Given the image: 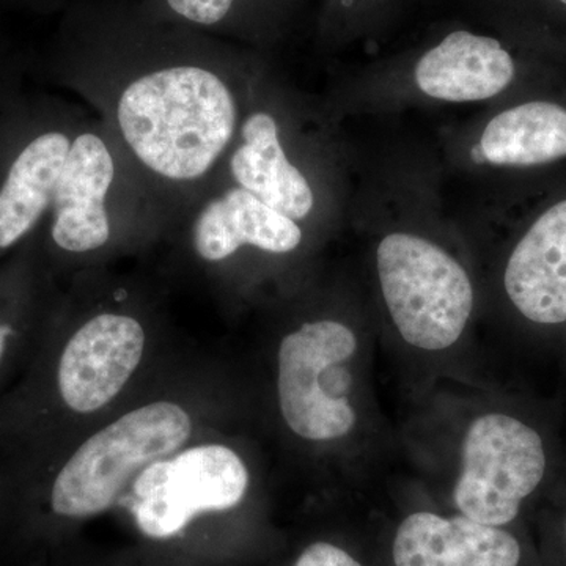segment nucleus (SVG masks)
<instances>
[{"instance_id":"obj_1","label":"nucleus","mask_w":566,"mask_h":566,"mask_svg":"<svg viewBox=\"0 0 566 566\" xmlns=\"http://www.w3.org/2000/svg\"><path fill=\"white\" fill-rule=\"evenodd\" d=\"M238 107L214 71L166 66L126 85L117 103L123 140L142 166L163 180L205 177L229 148Z\"/></svg>"},{"instance_id":"obj_2","label":"nucleus","mask_w":566,"mask_h":566,"mask_svg":"<svg viewBox=\"0 0 566 566\" xmlns=\"http://www.w3.org/2000/svg\"><path fill=\"white\" fill-rule=\"evenodd\" d=\"M191 434V415L174 401L134 408L91 436L55 472L52 512L71 520L107 512L145 468L178 452Z\"/></svg>"},{"instance_id":"obj_3","label":"nucleus","mask_w":566,"mask_h":566,"mask_svg":"<svg viewBox=\"0 0 566 566\" xmlns=\"http://www.w3.org/2000/svg\"><path fill=\"white\" fill-rule=\"evenodd\" d=\"M379 283L401 338L422 352H444L463 335L474 289L444 249L409 233L386 237L376 252Z\"/></svg>"},{"instance_id":"obj_4","label":"nucleus","mask_w":566,"mask_h":566,"mask_svg":"<svg viewBox=\"0 0 566 566\" xmlns=\"http://www.w3.org/2000/svg\"><path fill=\"white\" fill-rule=\"evenodd\" d=\"M356 334L334 319L301 324L282 338L277 353V397L283 422L312 442L344 439L356 427L349 363Z\"/></svg>"},{"instance_id":"obj_5","label":"nucleus","mask_w":566,"mask_h":566,"mask_svg":"<svg viewBox=\"0 0 566 566\" xmlns=\"http://www.w3.org/2000/svg\"><path fill=\"white\" fill-rule=\"evenodd\" d=\"M249 482L248 465L229 446L182 447L136 476L129 509L145 535L170 538L202 513L240 505Z\"/></svg>"},{"instance_id":"obj_6","label":"nucleus","mask_w":566,"mask_h":566,"mask_svg":"<svg viewBox=\"0 0 566 566\" xmlns=\"http://www.w3.org/2000/svg\"><path fill=\"white\" fill-rule=\"evenodd\" d=\"M461 474L453 499L461 515L504 527L520 515L546 471V453L534 428L516 417L490 412L465 431Z\"/></svg>"},{"instance_id":"obj_7","label":"nucleus","mask_w":566,"mask_h":566,"mask_svg":"<svg viewBox=\"0 0 566 566\" xmlns=\"http://www.w3.org/2000/svg\"><path fill=\"white\" fill-rule=\"evenodd\" d=\"M147 334L133 316L104 312L82 324L63 346L57 390L77 415H92L125 389L144 357Z\"/></svg>"},{"instance_id":"obj_8","label":"nucleus","mask_w":566,"mask_h":566,"mask_svg":"<svg viewBox=\"0 0 566 566\" xmlns=\"http://www.w3.org/2000/svg\"><path fill=\"white\" fill-rule=\"evenodd\" d=\"M115 164L98 134L82 133L73 142L52 197V240L62 251L102 249L111 238L106 208Z\"/></svg>"},{"instance_id":"obj_9","label":"nucleus","mask_w":566,"mask_h":566,"mask_svg":"<svg viewBox=\"0 0 566 566\" xmlns=\"http://www.w3.org/2000/svg\"><path fill=\"white\" fill-rule=\"evenodd\" d=\"M392 558L395 566H517L521 546L504 528L468 516L417 512L398 526Z\"/></svg>"},{"instance_id":"obj_10","label":"nucleus","mask_w":566,"mask_h":566,"mask_svg":"<svg viewBox=\"0 0 566 566\" xmlns=\"http://www.w3.org/2000/svg\"><path fill=\"white\" fill-rule=\"evenodd\" d=\"M504 283L510 301L531 322H566V200L539 216L517 243Z\"/></svg>"},{"instance_id":"obj_11","label":"nucleus","mask_w":566,"mask_h":566,"mask_svg":"<svg viewBox=\"0 0 566 566\" xmlns=\"http://www.w3.org/2000/svg\"><path fill=\"white\" fill-rule=\"evenodd\" d=\"M513 77L515 62L501 41L468 31L449 33L416 66L420 91L450 103L493 98Z\"/></svg>"},{"instance_id":"obj_12","label":"nucleus","mask_w":566,"mask_h":566,"mask_svg":"<svg viewBox=\"0 0 566 566\" xmlns=\"http://www.w3.org/2000/svg\"><path fill=\"white\" fill-rule=\"evenodd\" d=\"M303 241L300 226L264 205L244 188L230 189L200 211L193 249L207 262H222L244 245L289 253Z\"/></svg>"},{"instance_id":"obj_13","label":"nucleus","mask_w":566,"mask_h":566,"mask_svg":"<svg viewBox=\"0 0 566 566\" xmlns=\"http://www.w3.org/2000/svg\"><path fill=\"white\" fill-rule=\"evenodd\" d=\"M230 172L238 186L294 222L303 221L314 208L311 185L286 158L277 122L268 112H255L241 126Z\"/></svg>"},{"instance_id":"obj_14","label":"nucleus","mask_w":566,"mask_h":566,"mask_svg":"<svg viewBox=\"0 0 566 566\" xmlns=\"http://www.w3.org/2000/svg\"><path fill=\"white\" fill-rule=\"evenodd\" d=\"M70 148L66 134L50 132L14 159L0 189V249L18 243L48 210Z\"/></svg>"},{"instance_id":"obj_15","label":"nucleus","mask_w":566,"mask_h":566,"mask_svg":"<svg viewBox=\"0 0 566 566\" xmlns=\"http://www.w3.org/2000/svg\"><path fill=\"white\" fill-rule=\"evenodd\" d=\"M494 166L528 167L566 156V109L532 102L501 112L488 123L479 145Z\"/></svg>"},{"instance_id":"obj_16","label":"nucleus","mask_w":566,"mask_h":566,"mask_svg":"<svg viewBox=\"0 0 566 566\" xmlns=\"http://www.w3.org/2000/svg\"><path fill=\"white\" fill-rule=\"evenodd\" d=\"M233 2L234 0H167L175 13L200 25L221 22L229 14Z\"/></svg>"},{"instance_id":"obj_17","label":"nucleus","mask_w":566,"mask_h":566,"mask_svg":"<svg viewBox=\"0 0 566 566\" xmlns=\"http://www.w3.org/2000/svg\"><path fill=\"white\" fill-rule=\"evenodd\" d=\"M294 566H364L346 553L344 547L335 546L333 543L318 542L305 547L297 557Z\"/></svg>"},{"instance_id":"obj_18","label":"nucleus","mask_w":566,"mask_h":566,"mask_svg":"<svg viewBox=\"0 0 566 566\" xmlns=\"http://www.w3.org/2000/svg\"><path fill=\"white\" fill-rule=\"evenodd\" d=\"M11 335H13V329H11L10 324L3 323L0 319V367H2L3 359H6Z\"/></svg>"},{"instance_id":"obj_19","label":"nucleus","mask_w":566,"mask_h":566,"mask_svg":"<svg viewBox=\"0 0 566 566\" xmlns=\"http://www.w3.org/2000/svg\"><path fill=\"white\" fill-rule=\"evenodd\" d=\"M558 2H562L564 6H566V0H558Z\"/></svg>"},{"instance_id":"obj_20","label":"nucleus","mask_w":566,"mask_h":566,"mask_svg":"<svg viewBox=\"0 0 566 566\" xmlns=\"http://www.w3.org/2000/svg\"><path fill=\"white\" fill-rule=\"evenodd\" d=\"M565 532H566V528H565Z\"/></svg>"}]
</instances>
